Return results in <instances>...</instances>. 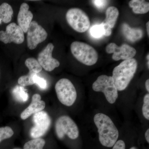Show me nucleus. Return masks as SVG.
I'll use <instances>...</instances> for the list:
<instances>
[{"label":"nucleus","instance_id":"12","mask_svg":"<svg viewBox=\"0 0 149 149\" xmlns=\"http://www.w3.org/2000/svg\"><path fill=\"white\" fill-rule=\"evenodd\" d=\"M107 52L108 54L113 53V59L116 61L120 60L130 59L136 55V50L134 48L127 44H123L118 47L115 43H110L106 48Z\"/></svg>","mask_w":149,"mask_h":149},{"label":"nucleus","instance_id":"3","mask_svg":"<svg viewBox=\"0 0 149 149\" xmlns=\"http://www.w3.org/2000/svg\"><path fill=\"white\" fill-rule=\"evenodd\" d=\"M72 55L81 63L88 66L95 64L98 58L97 52L92 46L82 42H73L70 45Z\"/></svg>","mask_w":149,"mask_h":149},{"label":"nucleus","instance_id":"18","mask_svg":"<svg viewBox=\"0 0 149 149\" xmlns=\"http://www.w3.org/2000/svg\"><path fill=\"white\" fill-rule=\"evenodd\" d=\"M119 15V11L116 7L111 6L106 11V18L102 22L108 25L111 29L114 27Z\"/></svg>","mask_w":149,"mask_h":149},{"label":"nucleus","instance_id":"16","mask_svg":"<svg viewBox=\"0 0 149 149\" xmlns=\"http://www.w3.org/2000/svg\"><path fill=\"white\" fill-rule=\"evenodd\" d=\"M25 65L29 69V72L26 76L28 78L33 80V77L42 70V68L37 59L33 58H27L25 61Z\"/></svg>","mask_w":149,"mask_h":149},{"label":"nucleus","instance_id":"17","mask_svg":"<svg viewBox=\"0 0 149 149\" xmlns=\"http://www.w3.org/2000/svg\"><path fill=\"white\" fill-rule=\"evenodd\" d=\"M13 10L11 6L8 3H3L0 5V25L2 22H10L13 15Z\"/></svg>","mask_w":149,"mask_h":149},{"label":"nucleus","instance_id":"13","mask_svg":"<svg viewBox=\"0 0 149 149\" xmlns=\"http://www.w3.org/2000/svg\"><path fill=\"white\" fill-rule=\"evenodd\" d=\"M41 98V96L39 94H35L33 95L31 103L20 114V118L22 119L26 120L32 115L45 109L46 107L45 102L42 100Z\"/></svg>","mask_w":149,"mask_h":149},{"label":"nucleus","instance_id":"23","mask_svg":"<svg viewBox=\"0 0 149 149\" xmlns=\"http://www.w3.org/2000/svg\"><path fill=\"white\" fill-rule=\"evenodd\" d=\"M90 33L92 37L96 39L102 37L104 35V31L102 24L93 25L90 29Z\"/></svg>","mask_w":149,"mask_h":149},{"label":"nucleus","instance_id":"19","mask_svg":"<svg viewBox=\"0 0 149 149\" xmlns=\"http://www.w3.org/2000/svg\"><path fill=\"white\" fill-rule=\"evenodd\" d=\"M129 6L136 14L146 13L149 10V3L143 0H132L129 2Z\"/></svg>","mask_w":149,"mask_h":149},{"label":"nucleus","instance_id":"27","mask_svg":"<svg viewBox=\"0 0 149 149\" xmlns=\"http://www.w3.org/2000/svg\"><path fill=\"white\" fill-rule=\"evenodd\" d=\"M112 149H125V142L123 140H119L116 141L114 146H113ZM130 149H138L136 147H132Z\"/></svg>","mask_w":149,"mask_h":149},{"label":"nucleus","instance_id":"24","mask_svg":"<svg viewBox=\"0 0 149 149\" xmlns=\"http://www.w3.org/2000/svg\"><path fill=\"white\" fill-rule=\"evenodd\" d=\"M142 113L144 117L149 120V94H146L143 98V104L142 107Z\"/></svg>","mask_w":149,"mask_h":149},{"label":"nucleus","instance_id":"10","mask_svg":"<svg viewBox=\"0 0 149 149\" xmlns=\"http://www.w3.org/2000/svg\"><path fill=\"white\" fill-rule=\"evenodd\" d=\"M24 32L21 27L15 22L9 24L5 31H0V41L4 44L13 42L21 44L24 42Z\"/></svg>","mask_w":149,"mask_h":149},{"label":"nucleus","instance_id":"9","mask_svg":"<svg viewBox=\"0 0 149 149\" xmlns=\"http://www.w3.org/2000/svg\"><path fill=\"white\" fill-rule=\"evenodd\" d=\"M47 36L45 29L37 22L32 21L27 32V47L29 49H34L39 44L44 42Z\"/></svg>","mask_w":149,"mask_h":149},{"label":"nucleus","instance_id":"11","mask_svg":"<svg viewBox=\"0 0 149 149\" xmlns=\"http://www.w3.org/2000/svg\"><path fill=\"white\" fill-rule=\"evenodd\" d=\"M54 48L53 44L49 43L39 53L37 61L42 68L49 72L53 71L60 65L59 62L52 57L53 51Z\"/></svg>","mask_w":149,"mask_h":149},{"label":"nucleus","instance_id":"1","mask_svg":"<svg viewBox=\"0 0 149 149\" xmlns=\"http://www.w3.org/2000/svg\"><path fill=\"white\" fill-rule=\"evenodd\" d=\"M94 121L99 134L100 143L107 148L113 147L118 141L119 132L111 118L104 113H97Z\"/></svg>","mask_w":149,"mask_h":149},{"label":"nucleus","instance_id":"5","mask_svg":"<svg viewBox=\"0 0 149 149\" xmlns=\"http://www.w3.org/2000/svg\"><path fill=\"white\" fill-rule=\"evenodd\" d=\"M55 91L59 102L67 107L74 103L77 97V93L72 82L67 78H62L56 83Z\"/></svg>","mask_w":149,"mask_h":149},{"label":"nucleus","instance_id":"4","mask_svg":"<svg viewBox=\"0 0 149 149\" xmlns=\"http://www.w3.org/2000/svg\"><path fill=\"white\" fill-rule=\"evenodd\" d=\"M92 88L95 92L103 93L110 104L115 103L118 97V91L112 76L106 74L100 75L93 83Z\"/></svg>","mask_w":149,"mask_h":149},{"label":"nucleus","instance_id":"29","mask_svg":"<svg viewBox=\"0 0 149 149\" xmlns=\"http://www.w3.org/2000/svg\"><path fill=\"white\" fill-rule=\"evenodd\" d=\"M145 138L148 143H149V129H148L145 133Z\"/></svg>","mask_w":149,"mask_h":149},{"label":"nucleus","instance_id":"2","mask_svg":"<svg viewBox=\"0 0 149 149\" xmlns=\"http://www.w3.org/2000/svg\"><path fill=\"white\" fill-rule=\"evenodd\" d=\"M137 66V61L131 58L122 61L114 68L112 77L118 91H123L127 88L134 77Z\"/></svg>","mask_w":149,"mask_h":149},{"label":"nucleus","instance_id":"26","mask_svg":"<svg viewBox=\"0 0 149 149\" xmlns=\"http://www.w3.org/2000/svg\"><path fill=\"white\" fill-rule=\"evenodd\" d=\"M92 2L95 6L100 10H102L105 8L108 3V1L104 0H95L92 1Z\"/></svg>","mask_w":149,"mask_h":149},{"label":"nucleus","instance_id":"30","mask_svg":"<svg viewBox=\"0 0 149 149\" xmlns=\"http://www.w3.org/2000/svg\"><path fill=\"white\" fill-rule=\"evenodd\" d=\"M145 85H146V89L147 91L148 92H149V79H148L146 81V83H145Z\"/></svg>","mask_w":149,"mask_h":149},{"label":"nucleus","instance_id":"20","mask_svg":"<svg viewBox=\"0 0 149 149\" xmlns=\"http://www.w3.org/2000/svg\"><path fill=\"white\" fill-rule=\"evenodd\" d=\"M12 94L14 98L18 102H26L29 99V95L27 90L20 85H16L14 88Z\"/></svg>","mask_w":149,"mask_h":149},{"label":"nucleus","instance_id":"25","mask_svg":"<svg viewBox=\"0 0 149 149\" xmlns=\"http://www.w3.org/2000/svg\"><path fill=\"white\" fill-rule=\"evenodd\" d=\"M33 81L34 83L37 84L41 89L45 90L47 88V84L45 79L42 77H40L37 75V74H35L33 77Z\"/></svg>","mask_w":149,"mask_h":149},{"label":"nucleus","instance_id":"28","mask_svg":"<svg viewBox=\"0 0 149 149\" xmlns=\"http://www.w3.org/2000/svg\"><path fill=\"white\" fill-rule=\"evenodd\" d=\"M103 28L104 31V35L107 37L110 36L111 34V29L107 24H105L104 22H102L101 24Z\"/></svg>","mask_w":149,"mask_h":149},{"label":"nucleus","instance_id":"32","mask_svg":"<svg viewBox=\"0 0 149 149\" xmlns=\"http://www.w3.org/2000/svg\"><path fill=\"white\" fill-rule=\"evenodd\" d=\"M149 54H148V55H147V59L148 60V61H149Z\"/></svg>","mask_w":149,"mask_h":149},{"label":"nucleus","instance_id":"14","mask_svg":"<svg viewBox=\"0 0 149 149\" xmlns=\"http://www.w3.org/2000/svg\"><path fill=\"white\" fill-rule=\"evenodd\" d=\"M29 9V5L26 3H22L20 5L17 15V21L18 25L21 27L24 33L27 32L33 18V14Z\"/></svg>","mask_w":149,"mask_h":149},{"label":"nucleus","instance_id":"6","mask_svg":"<svg viewBox=\"0 0 149 149\" xmlns=\"http://www.w3.org/2000/svg\"><path fill=\"white\" fill-rule=\"evenodd\" d=\"M55 131L57 136L61 140L65 136L71 140H75L79 136L77 124L71 118L67 115L61 116L56 120Z\"/></svg>","mask_w":149,"mask_h":149},{"label":"nucleus","instance_id":"15","mask_svg":"<svg viewBox=\"0 0 149 149\" xmlns=\"http://www.w3.org/2000/svg\"><path fill=\"white\" fill-rule=\"evenodd\" d=\"M121 31L126 39L132 42L141 40L143 35L142 29L140 28H131L125 23L122 24Z\"/></svg>","mask_w":149,"mask_h":149},{"label":"nucleus","instance_id":"21","mask_svg":"<svg viewBox=\"0 0 149 149\" xmlns=\"http://www.w3.org/2000/svg\"><path fill=\"white\" fill-rule=\"evenodd\" d=\"M46 141L42 138L32 139L25 143L23 149H44Z\"/></svg>","mask_w":149,"mask_h":149},{"label":"nucleus","instance_id":"7","mask_svg":"<svg viewBox=\"0 0 149 149\" xmlns=\"http://www.w3.org/2000/svg\"><path fill=\"white\" fill-rule=\"evenodd\" d=\"M66 19L72 29L80 33L86 32L91 25L89 17L80 8H72L68 10L66 14Z\"/></svg>","mask_w":149,"mask_h":149},{"label":"nucleus","instance_id":"22","mask_svg":"<svg viewBox=\"0 0 149 149\" xmlns=\"http://www.w3.org/2000/svg\"><path fill=\"white\" fill-rule=\"evenodd\" d=\"M14 131L12 128L9 126L0 128V143L2 141L9 139L14 135Z\"/></svg>","mask_w":149,"mask_h":149},{"label":"nucleus","instance_id":"33","mask_svg":"<svg viewBox=\"0 0 149 149\" xmlns=\"http://www.w3.org/2000/svg\"><path fill=\"white\" fill-rule=\"evenodd\" d=\"M13 149H22L21 148H14Z\"/></svg>","mask_w":149,"mask_h":149},{"label":"nucleus","instance_id":"31","mask_svg":"<svg viewBox=\"0 0 149 149\" xmlns=\"http://www.w3.org/2000/svg\"><path fill=\"white\" fill-rule=\"evenodd\" d=\"M146 26L147 32L148 33V36H149V22H147L146 24Z\"/></svg>","mask_w":149,"mask_h":149},{"label":"nucleus","instance_id":"8","mask_svg":"<svg viewBox=\"0 0 149 149\" xmlns=\"http://www.w3.org/2000/svg\"><path fill=\"white\" fill-rule=\"evenodd\" d=\"M34 125L30 130V136L33 139L44 136L49 129L51 119L45 111H42L33 115L32 118Z\"/></svg>","mask_w":149,"mask_h":149}]
</instances>
